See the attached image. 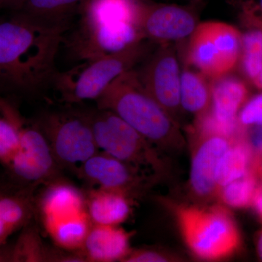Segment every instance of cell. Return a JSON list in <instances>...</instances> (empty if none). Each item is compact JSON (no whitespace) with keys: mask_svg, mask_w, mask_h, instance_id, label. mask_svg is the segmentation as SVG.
<instances>
[{"mask_svg":"<svg viewBox=\"0 0 262 262\" xmlns=\"http://www.w3.org/2000/svg\"><path fill=\"white\" fill-rule=\"evenodd\" d=\"M218 135H196V144L191 162L189 186L194 195L201 199L217 196L215 174L217 164L229 149L232 140Z\"/></svg>","mask_w":262,"mask_h":262,"instance_id":"cell-12","label":"cell"},{"mask_svg":"<svg viewBox=\"0 0 262 262\" xmlns=\"http://www.w3.org/2000/svg\"><path fill=\"white\" fill-rule=\"evenodd\" d=\"M87 0H23L15 11L46 23L68 24L69 19L80 13Z\"/></svg>","mask_w":262,"mask_h":262,"instance_id":"cell-19","label":"cell"},{"mask_svg":"<svg viewBox=\"0 0 262 262\" xmlns=\"http://www.w3.org/2000/svg\"><path fill=\"white\" fill-rule=\"evenodd\" d=\"M8 259H9V258L7 257L6 256H5L4 253H3L0 251V262L8 261Z\"/></svg>","mask_w":262,"mask_h":262,"instance_id":"cell-35","label":"cell"},{"mask_svg":"<svg viewBox=\"0 0 262 262\" xmlns=\"http://www.w3.org/2000/svg\"><path fill=\"white\" fill-rule=\"evenodd\" d=\"M58 166L77 168L99 151L88 115L46 114L37 124Z\"/></svg>","mask_w":262,"mask_h":262,"instance_id":"cell-7","label":"cell"},{"mask_svg":"<svg viewBox=\"0 0 262 262\" xmlns=\"http://www.w3.org/2000/svg\"><path fill=\"white\" fill-rule=\"evenodd\" d=\"M241 32V62L244 75L250 82L257 77L262 68V27L247 26Z\"/></svg>","mask_w":262,"mask_h":262,"instance_id":"cell-23","label":"cell"},{"mask_svg":"<svg viewBox=\"0 0 262 262\" xmlns=\"http://www.w3.org/2000/svg\"><path fill=\"white\" fill-rule=\"evenodd\" d=\"M13 232L14 231L0 218V245L6 243L7 239Z\"/></svg>","mask_w":262,"mask_h":262,"instance_id":"cell-30","label":"cell"},{"mask_svg":"<svg viewBox=\"0 0 262 262\" xmlns=\"http://www.w3.org/2000/svg\"><path fill=\"white\" fill-rule=\"evenodd\" d=\"M88 116L98 149L141 170L163 173L164 163L155 146L120 117L103 110Z\"/></svg>","mask_w":262,"mask_h":262,"instance_id":"cell-5","label":"cell"},{"mask_svg":"<svg viewBox=\"0 0 262 262\" xmlns=\"http://www.w3.org/2000/svg\"><path fill=\"white\" fill-rule=\"evenodd\" d=\"M131 237L119 226L92 225L79 253L84 261H122L131 251Z\"/></svg>","mask_w":262,"mask_h":262,"instance_id":"cell-14","label":"cell"},{"mask_svg":"<svg viewBox=\"0 0 262 262\" xmlns=\"http://www.w3.org/2000/svg\"><path fill=\"white\" fill-rule=\"evenodd\" d=\"M43 224L56 246L71 252L82 248L93 225L87 211Z\"/></svg>","mask_w":262,"mask_h":262,"instance_id":"cell-17","label":"cell"},{"mask_svg":"<svg viewBox=\"0 0 262 262\" xmlns=\"http://www.w3.org/2000/svg\"><path fill=\"white\" fill-rule=\"evenodd\" d=\"M192 10L174 4H156L141 0L139 26L146 39L169 44L190 37L196 26Z\"/></svg>","mask_w":262,"mask_h":262,"instance_id":"cell-10","label":"cell"},{"mask_svg":"<svg viewBox=\"0 0 262 262\" xmlns=\"http://www.w3.org/2000/svg\"><path fill=\"white\" fill-rule=\"evenodd\" d=\"M254 170L257 175L258 180L262 182V155L255 161Z\"/></svg>","mask_w":262,"mask_h":262,"instance_id":"cell-32","label":"cell"},{"mask_svg":"<svg viewBox=\"0 0 262 262\" xmlns=\"http://www.w3.org/2000/svg\"><path fill=\"white\" fill-rule=\"evenodd\" d=\"M239 127H262V93L248 99L237 117Z\"/></svg>","mask_w":262,"mask_h":262,"instance_id":"cell-26","label":"cell"},{"mask_svg":"<svg viewBox=\"0 0 262 262\" xmlns=\"http://www.w3.org/2000/svg\"><path fill=\"white\" fill-rule=\"evenodd\" d=\"M188 64L208 80L230 73L238 64L241 32L233 26L220 21L198 24L189 37Z\"/></svg>","mask_w":262,"mask_h":262,"instance_id":"cell-6","label":"cell"},{"mask_svg":"<svg viewBox=\"0 0 262 262\" xmlns=\"http://www.w3.org/2000/svg\"><path fill=\"white\" fill-rule=\"evenodd\" d=\"M0 163L9 166L20 147L18 122L21 117L7 100L0 96Z\"/></svg>","mask_w":262,"mask_h":262,"instance_id":"cell-22","label":"cell"},{"mask_svg":"<svg viewBox=\"0 0 262 262\" xmlns=\"http://www.w3.org/2000/svg\"><path fill=\"white\" fill-rule=\"evenodd\" d=\"M145 41L120 53L86 60L53 77L56 91L67 103L96 100L117 77L133 70L147 53Z\"/></svg>","mask_w":262,"mask_h":262,"instance_id":"cell-4","label":"cell"},{"mask_svg":"<svg viewBox=\"0 0 262 262\" xmlns=\"http://www.w3.org/2000/svg\"><path fill=\"white\" fill-rule=\"evenodd\" d=\"M251 83H252L256 89L261 90L262 91V68L257 77L252 81Z\"/></svg>","mask_w":262,"mask_h":262,"instance_id":"cell-33","label":"cell"},{"mask_svg":"<svg viewBox=\"0 0 262 262\" xmlns=\"http://www.w3.org/2000/svg\"><path fill=\"white\" fill-rule=\"evenodd\" d=\"M174 212L183 239L196 258L221 261L241 248L238 227L225 207L179 205Z\"/></svg>","mask_w":262,"mask_h":262,"instance_id":"cell-3","label":"cell"},{"mask_svg":"<svg viewBox=\"0 0 262 262\" xmlns=\"http://www.w3.org/2000/svg\"><path fill=\"white\" fill-rule=\"evenodd\" d=\"M181 107L196 117L206 113L211 104V80L199 72L184 68L181 75Z\"/></svg>","mask_w":262,"mask_h":262,"instance_id":"cell-20","label":"cell"},{"mask_svg":"<svg viewBox=\"0 0 262 262\" xmlns=\"http://www.w3.org/2000/svg\"><path fill=\"white\" fill-rule=\"evenodd\" d=\"M137 73L148 94L173 117L179 108H182L180 103L182 70L173 48L170 44L160 45V48Z\"/></svg>","mask_w":262,"mask_h":262,"instance_id":"cell-8","label":"cell"},{"mask_svg":"<svg viewBox=\"0 0 262 262\" xmlns=\"http://www.w3.org/2000/svg\"><path fill=\"white\" fill-rule=\"evenodd\" d=\"M256 248L260 258L262 260V230L258 234L257 241H256Z\"/></svg>","mask_w":262,"mask_h":262,"instance_id":"cell-34","label":"cell"},{"mask_svg":"<svg viewBox=\"0 0 262 262\" xmlns=\"http://www.w3.org/2000/svg\"><path fill=\"white\" fill-rule=\"evenodd\" d=\"M130 198L119 191L95 188L85 198L86 211L93 225L119 226L130 214Z\"/></svg>","mask_w":262,"mask_h":262,"instance_id":"cell-15","label":"cell"},{"mask_svg":"<svg viewBox=\"0 0 262 262\" xmlns=\"http://www.w3.org/2000/svg\"><path fill=\"white\" fill-rule=\"evenodd\" d=\"M43 223L86 211L85 198L79 189L67 183H53L39 201Z\"/></svg>","mask_w":262,"mask_h":262,"instance_id":"cell-16","label":"cell"},{"mask_svg":"<svg viewBox=\"0 0 262 262\" xmlns=\"http://www.w3.org/2000/svg\"><path fill=\"white\" fill-rule=\"evenodd\" d=\"M96 102L98 110L115 113L153 146L168 151L184 147L178 122L148 94L134 69L117 77Z\"/></svg>","mask_w":262,"mask_h":262,"instance_id":"cell-2","label":"cell"},{"mask_svg":"<svg viewBox=\"0 0 262 262\" xmlns=\"http://www.w3.org/2000/svg\"><path fill=\"white\" fill-rule=\"evenodd\" d=\"M18 127L20 147L8 167L24 182H47L56 175L58 166L47 139L37 125L25 126L22 118Z\"/></svg>","mask_w":262,"mask_h":262,"instance_id":"cell-9","label":"cell"},{"mask_svg":"<svg viewBox=\"0 0 262 262\" xmlns=\"http://www.w3.org/2000/svg\"><path fill=\"white\" fill-rule=\"evenodd\" d=\"M70 253L52 251L43 244L37 229L28 227L18 237L13 251L11 261H68Z\"/></svg>","mask_w":262,"mask_h":262,"instance_id":"cell-21","label":"cell"},{"mask_svg":"<svg viewBox=\"0 0 262 262\" xmlns=\"http://www.w3.org/2000/svg\"><path fill=\"white\" fill-rule=\"evenodd\" d=\"M255 161L254 155L243 138L234 139L217 164L215 179L218 190L253 170Z\"/></svg>","mask_w":262,"mask_h":262,"instance_id":"cell-18","label":"cell"},{"mask_svg":"<svg viewBox=\"0 0 262 262\" xmlns=\"http://www.w3.org/2000/svg\"><path fill=\"white\" fill-rule=\"evenodd\" d=\"M241 15L246 26L262 27V0H241Z\"/></svg>","mask_w":262,"mask_h":262,"instance_id":"cell-27","label":"cell"},{"mask_svg":"<svg viewBox=\"0 0 262 262\" xmlns=\"http://www.w3.org/2000/svg\"><path fill=\"white\" fill-rule=\"evenodd\" d=\"M23 0H0V8L15 11L19 8Z\"/></svg>","mask_w":262,"mask_h":262,"instance_id":"cell-31","label":"cell"},{"mask_svg":"<svg viewBox=\"0 0 262 262\" xmlns=\"http://www.w3.org/2000/svg\"><path fill=\"white\" fill-rule=\"evenodd\" d=\"M80 178L99 189L125 193L131 196L147 185L141 169L98 151L76 170Z\"/></svg>","mask_w":262,"mask_h":262,"instance_id":"cell-11","label":"cell"},{"mask_svg":"<svg viewBox=\"0 0 262 262\" xmlns=\"http://www.w3.org/2000/svg\"><path fill=\"white\" fill-rule=\"evenodd\" d=\"M211 104L208 112L232 139L239 136L237 117L248 99L246 83L229 74L211 80Z\"/></svg>","mask_w":262,"mask_h":262,"instance_id":"cell-13","label":"cell"},{"mask_svg":"<svg viewBox=\"0 0 262 262\" xmlns=\"http://www.w3.org/2000/svg\"><path fill=\"white\" fill-rule=\"evenodd\" d=\"M254 211L257 213L258 216L262 221V182H259L256 192L252 201V205Z\"/></svg>","mask_w":262,"mask_h":262,"instance_id":"cell-29","label":"cell"},{"mask_svg":"<svg viewBox=\"0 0 262 262\" xmlns=\"http://www.w3.org/2000/svg\"><path fill=\"white\" fill-rule=\"evenodd\" d=\"M195 1H200V0H195Z\"/></svg>","mask_w":262,"mask_h":262,"instance_id":"cell-36","label":"cell"},{"mask_svg":"<svg viewBox=\"0 0 262 262\" xmlns=\"http://www.w3.org/2000/svg\"><path fill=\"white\" fill-rule=\"evenodd\" d=\"M171 261V258L165 253L149 249L132 250L124 258L123 262H165Z\"/></svg>","mask_w":262,"mask_h":262,"instance_id":"cell-28","label":"cell"},{"mask_svg":"<svg viewBox=\"0 0 262 262\" xmlns=\"http://www.w3.org/2000/svg\"><path fill=\"white\" fill-rule=\"evenodd\" d=\"M259 184L254 169L249 173L220 187L217 196L226 206L234 208L251 206L253 196Z\"/></svg>","mask_w":262,"mask_h":262,"instance_id":"cell-24","label":"cell"},{"mask_svg":"<svg viewBox=\"0 0 262 262\" xmlns=\"http://www.w3.org/2000/svg\"><path fill=\"white\" fill-rule=\"evenodd\" d=\"M67 25L17 11L0 17V89L30 92L53 80Z\"/></svg>","mask_w":262,"mask_h":262,"instance_id":"cell-1","label":"cell"},{"mask_svg":"<svg viewBox=\"0 0 262 262\" xmlns=\"http://www.w3.org/2000/svg\"><path fill=\"white\" fill-rule=\"evenodd\" d=\"M30 206L25 200L14 196H0V218L13 231L27 223Z\"/></svg>","mask_w":262,"mask_h":262,"instance_id":"cell-25","label":"cell"}]
</instances>
